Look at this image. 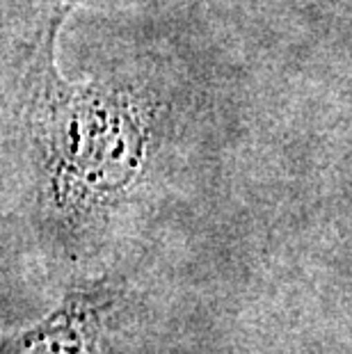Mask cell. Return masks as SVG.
<instances>
[{
	"label": "cell",
	"mask_w": 352,
	"mask_h": 354,
	"mask_svg": "<svg viewBox=\"0 0 352 354\" xmlns=\"http://www.w3.org/2000/svg\"><path fill=\"white\" fill-rule=\"evenodd\" d=\"M69 14L71 5L59 7L37 46L26 78V119L41 156L48 206L66 222L85 224L140 178L149 128L131 94L59 73L55 41Z\"/></svg>",
	"instance_id": "1"
},
{
	"label": "cell",
	"mask_w": 352,
	"mask_h": 354,
	"mask_svg": "<svg viewBox=\"0 0 352 354\" xmlns=\"http://www.w3.org/2000/svg\"><path fill=\"white\" fill-rule=\"evenodd\" d=\"M110 306L106 286H82L46 320L0 343V354H96Z\"/></svg>",
	"instance_id": "2"
}]
</instances>
